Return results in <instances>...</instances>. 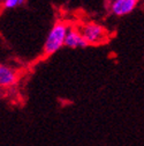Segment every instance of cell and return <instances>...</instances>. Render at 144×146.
Instances as JSON below:
<instances>
[{"mask_svg": "<svg viewBox=\"0 0 144 146\" xmlns=\"http://www.w3.org/2000/svg\"><path fill=\"white\" fill-rule=\"evenodd\" d=\"M66 46L71 48V49H76V48H85L88 46V42L84 40V37L82 36L80 29H75V28H69L67 37H66Z\"/></svg>", "mask_w": 144, "mask_h": 146, "instance_id": "obj_4", "label": "cell"}, {"mask_svg": "<svg viewBox=\"0 0 144 146\" xmlns=\"http://www.w3.org/2000/svg\"><path fill=\"white\" fill-rule=\"evenodd\" d=\"M24 3V0H4V7L6 9H12L19 7Z\"/></svg>", "mask_w": 144, "mask_h": 146, "instance_id": "obj_6", "label": "cell"}, {"mask_svg": "<svg viewBox=\"0 0 144 146\" xmlns=\"http://www.w3.org/2000/svg\"><path fill=\"white\" fill-rule=\"evenodd\" d=\"M79 29H80L82 36L84 37V40L88 42V44L97 45V44L104 43L109 38V33H107V30L103 26L95 23V22L84 23Z\"/></svg>", "mask_w": 144, "mask_h": 146, "instance_id": "obj_2", "label": "cell"}, {"mask_svg": "<svg viewBox=\"0 0 144 146\" xmlns=\"http://www.w3.org/2000/svg\"><path fill=\"white\" fill-rule=\"evenodd\" d=\"M138 4V0H113L110 9L117 16H123L132 13Z\"/></svg>", "mask_w": 144, "mask_h": 146, "instance_id": "obj_3", "label": "cell"}, {"mask_svg": "<svg viewBox=\"0 0 144 146\" xmlns=\"http://www.w3.org/2000/svg\"><path fill=\"white\" fill-rule=\"evenodd\" d=\"M17 81V72L7 65H1L0 66V85L4 88L12 87L16 84Z\"/></svg>", "mask_w": 144, "mask_h": 146, "instance_id": "obj_5", "label": "cell"}, {"mask_svg": "<svg viewBox=\"0 0 144 146\" xmlns=\"http://www.w3.org/2000/svg\"><path fill=\"white\" fill-rule=\"evenodd\" d=\"M68 30L69 27L65 22L59 21L54 23V26L51 28L50 33L47 34V37L44 43V53L46 56L56 53L65 45Z\"/></svg>", "mask_w": 144, "mask_h": 146, "instance_id": "obj_1", "label": "cell"}]
</instances>
